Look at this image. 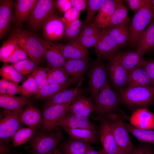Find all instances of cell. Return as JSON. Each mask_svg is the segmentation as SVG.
Segmentation results:
<instances>
[{"label":"cell","instance_id":"25","mask_svg":"<svg viewBox=\"0 0 154 154\" xmlns=\"http://www.w3.org/2000/svg\"><path fill=\"white\" fill-rule=\"evenodd\" d=\"M19 118L22 124L29 127L41 125L42 121L40 111L35 106L29 104L20 112Z\"/></svg>","mask_w":154,"mask_h":154},{"label":"cell","instance_id":"52","mask_svg":"<svg viewBox=\"0 0 154 154\" xmlns=\"http://www.w3.org/2000/svg\"><path fill=\"white\" fill-rule=\"evenodd\" d=\"M54 3L56 8L64 13L72 7L70 0H55Z\"/></svg>","mask_w":154,"mask_h":154},{"label":"cell","instance_id":"51","mask_svg":"<svg viewBox=\"0 0 154 154\" xmlns=\"http://www.w3.org/2000/svg\"><path fill=\"white\" fill-rule=\"evenodd\" d=\"M149 1V0H126L125 1L135 14L144 7Z\"/></svg>","mask_w":154,"mask_h":154},{"label":"cell","instance_id":"10","mask_svg":"<svg viewBox=\"0 0 154 154\" xmlns=\"http://www.w3.org/2000/svg\"><path fill=\"white\" fill-rule=\"evenodd\" d=\"M107 69L101 62L97 60L92 64L89 74V90L91 98L95 101L100 88L108 78Z\"/></svg>","mask_w":154,"mask_h":154},{"label":"cell","instance_id":"31","mask_svg":"<svg viewBox=\"0 0 154 154\" xmlns=\"http://www.w3.org/2000/svg\"><path fill=\"white\" fill-rule=\"evenodd\" d=\"M79 80L73 77L66 82L62 84H48L38 90L36 94L37 99H46L65 90L75 84Z\"/></svg>","mask_w":154,"mask_h":154},{"label":"cell","instance_id":"37","mask_svg":"<svg viewBox=\"0 0 154 154\" xmlns=\"http://www.w3.org/2000/svg\"><path fill=\"white\" fill-rule=\"evenodd\" d=\"M4 62L0 69V74L2 78L17 84L23 79L22 75L19 74L11 65Z\"/></svg>","mask_w":154,"mask_h":154},{"label":"cell","instance_id":"19","mask_svg":"<svg viewBox=\"0 0 154 154\" xmlns=\"http://www.w3.org/2000/svg\"><path fill=\"white\" fill-rule=\"evenodd\" d=\"M38 0H17L14 4L15 24L20 27L28 19Z\"/></svg>","mask_w":154,"mask_h":154},{"label":"cell","instance_id":"55","mask_svg":"<svg viewBox=\"0 0 154 154\" xmlns=\"http://www.w3.org/2000/svg\"><path fill=\"white\" fill-rule=\"evenodd\" d=\"M11 152L10 148L3 141L0 140V154H9Z\"/></svg>","mask_w":154,"mask_h":154},{"label":"cell","instance_id":"2","mask_svg":"<svg viewBox=\"0 0 154 154\" xmlns=\"http://www.w3.org/2000/svg\"><path fill=\"white\" fill-rule=\"evenodd\" d=\"M25 50L28 56L37 64L44 58V50L41 39L33 33L21 29H17L10 37Z\"/></svg>","mask_w":154,"mask_h":154},{"label":"cell","instance_id":"15","mask_svg":"<svg viewBox=\"0 0 154 154\" xmlns=\"http://www.w3.org/2000/svg\"><path fill=\"white\" fill-rule=\"evenodd\" d=\"M44 50V58L47 63V67L50 69L63 67L66 59L60 52L58 44L41 39Z\"/></svg>","mask_w":154,"mask_h":154},{"label":"cell","instance_id":"33","mask_svg":"<svg viewBox=\"0 0 154 154\" xmlns=\"http://www.w3.org/2000/svg\"><path fill=\"white\" fill-rule=\"evenodd\" d=\"M128 23L104 29L119 47L124 45L129 39V30Z\"/></svg>","mask_w":154,"mask_h":154},{"label":"cell","instance_id":"56","mask_svg":"<svg viewBox=\"0 0 154 154\" xmlns=\"http://www.w3.org/2000/svg\"><path fill=\"white\" fill-rule=\"evenodd\" d=\"M86 154H106L103 149L96 150L94 148L89 150Z\"/></svg>","mask_w":154,"mask_h":154},{"label":"cell","instance_id":"36","mask_svg":"<svg viewBox=\"0 0 154 154\" xmlns=\"http://www.w3.org/2000/svg\"><path fill=\"white\" fill-rule=\"evenodd\" d=\"M125 124L129 132L141 143H149L154 145V129H141L125 122Z\"/></svg>","mask_w":154,"mask_h":154},{"label":"cell","instance_id":"16","mask_svg":"<svg viewBox=\"0 0 154 154\" xmlns=\"http://www.w3.org/2000/svg\"><path fill=\"white\" fill-rule=\"evenodd\" d=\"M129 124L141 129H154V113L146 108L136 109L130 117Z\"/></svg>","mask_w":154,"mask_h":154},{"label":"cell","instance_id":"48","mask_svg":"<svg viewBox=\"0 0 154 154\" xmlns=\"http://www.w3.org/2000/svg\"><path fill=\"white\" fill-rule=\"evenodd\" d=\"M28 56L24 49L18 44L14 53L7 60L6 62H9L11 64L18 62L28 58Z\"/></svg>","mask_w":154,"mask_h":154},{"label":"cell","instance_id":"13","mask_svg":"<svg viewBox=\"0 0 154 154\" xmlns=\"http://www.w3.org/2000/svg\"><path fill=\"white\" fill-rule=\"evenodd\" d=\"M137 51L116 52L104 58L116 61L128 71L136 67L144 66L146 60Z\"/></svg>","mask_w":154,"mask_h":154},{"label":"cell","instance_id":"50","mask_svg":"<svg viewBox=\"0 0 154 154\" xmlns=\"http://www.w3.org/2000/svg\"><path fill=\"white\" fill-rule=\"evenodd\" d=\"M103 29L95 27L92 23L83 26L79 35L86 36H93L100 33Z\"/></svg>","mask_w":154,"mask_h":154},{"label":"cell","instance_id":"29","mask_svg":"<svg viewBox=\"0 0 154 154\" xmlns=\"http://www.w3.org/2000/svg\"><path fill=\"white\" fill-rule=\"evenodd\" d=\"M90 66L88 59H68L63 67L69 75L80 80Z\"/></svg>","mask_w":154,"mask_h":154},{"label":"cell","instance_id":"43","mask_svg":"<svg viewBox=\"0 0 154 154\" xmlns=\"http://www.w3.org/2000/svg\"><path fill=\"white\" fill-rule=\"evenodd\" d=\"M50 70V69L47 67L38 66L31 75L36 82L38 90L49 84L48 76Z\"/></svg>","mask_w":154,"mask_h":154},{"label":"cell","instance_id":"1","mask_svg":"<svg viewBox=\"0 0 154 154\" xmlns=\"http://www.w3.org/2000/svg\"><path fill=\"white\" fill-rule=\"evenodd\" d=\"M117 94L120 102L133 111L146 108L154 102V87L129 86L119 90Z\"/></svg>","mask_w":154,"mask_h":154},{"label":"cell","instance_id":"38","mask_svg":"<svg viewBox=\"0 0 154 154\" xmlns=\"http://www.w3.org/2000/svg\"><path fill=\"white\" fill-rule=\"evenodd\" d=\"M70 78L63 67L50 69L48 76L49 84H62L66 82Z\"/></svg>","mask_w":154,"mask_h":154},{"label":"cell","instance_id":"30","mask_svg":"<svg viewBox=\"0 0 154 154\" xmlns=\"http://www.w3.org/2000/svg\"><path fill=\"white\" fill-rule=\"evenodd\" d=\"M127 84L129 86H148L152 85L144 68L136 67L128 71Z\"/></svg>","mask_w":154,"mask_h":154},{"label":"cell","instance_id":"14","mask_svg":"<svg viewBox=\"0 0 154 154\" xmlns=\"http://www.w3.org/2000/svg\"><path fill=\"white\" fill-rule=\"evenodd\" d=\"M73 129H86L97 131L96 125L88 118L74 113L70 109L63 116L58 124Z\"/></svg>","mask_w":154,"mask_h":154},{"label":"cell","instance_id":"22","mask_svg":"<svg viewBox=\"0 0 154 154\" xmlns=\"http://www.w3.org/2000/svg\"><path fill=\"white\" fill-rule=\"evenodd\" d=\"M108 69L112 82L118 90L123 88L127 84L128 71L116 61L110 60Z\"/></svg>","mask_w":154,"mask_h":154},{"label":"cell","instance_id":"40","mask_svg":"<svg viewBox=\"0 0 154 154\" xmlns=\"http://www.w3.org/2000/svg\"><path fill=\"white\" fill-rule=\"evenodd\" d=\"M105 0H88L87 12L84 22L83 26L92 23L95 19V15L102 5Z\"/></svg>","mask_w":154,"mask_h":154},{"label":"cell","instance_id":"47","mask_svg":"<svg viewBox=\"0 0 154 154\" xmlns=\"http://www.w3.org/2000/svg\"><path fill=\"white\" fill-rule=\"evenodd\" d=\"M127 154H154V145L149 143H141L134 146Z\"/></svg>","mask_w":154,"mask_h":154},{"label":"cell","instance_id":"9","mask_svg":"<svg viewBox=\"0 0 154 154\" xmlns=\"http://www.w3.org/2000/svg\"><path fill=\"white\" fill-rule=\"evenodd\" d=\"M20 113L4 109L0 114V140L12 138L22 124L19 116Z\"/></svg>","mask_w":154,"mask_h":154},{"label":"cell","instance_id":"4","mask_svg":"<svg viewBox=\"0 0 154 154\" xmlns=\"http://www.w3.org/2000/svg\"><path fill=\"white\" fill-rule=\"evenodd\" d=\"M119 102L118 96L111 88L107 78L95 101L94 112L96 114V119L100 120L108 114L117 111Z\"/></svg>","mask_w":154,"mask_h":154},{"label":"cell","instance_id":"24","mask_svg":"<svg viewBox=\"0 0 154 154\" xmlns=\"http://www.w3.org/2000/svg\"><path fill=\"white\" fill-rule=\"evenodd\" d=\"M28 98L14 95H0V106L3 109L20 113L24 107L30 103Z\"/></svg>","mask_w":154,"mask_h":154},{"label":"cell","instance_id":"32","mask_svg":"<svg viewBox=\"0 0 154 154\" xmlns=\"http://www.w3.org/2000/svg\"><path fill=\"white\" fill-rule=\"evenodd\" d=\"M60 127L75 139L89 143H95L98 139L96 131L86 129H70L62 126Z\"/></svg>","mask_w":154,"mask_h":154},{"label":"cell","instance_id":"39","mask_svg":"<svg viewBox=\"0 0 154 154\" xmlns=\"http://www.w3.org/2000/svg\"><path fill=\"white\" fill-rule=\"evenodd\" d=\"M83 27L80 18L66 26L64 37L70 42L74 40L79 35Z\"/></svg>","mask_w":154,"mask_h":154},{"label":"cell","instance_id":"5","mask_svg":"<svg viewBox=\"0 0 154 154\" xmlns=\"http://www.w3.org/2000/svg\"><path fill=\"white\" fill-rule=\"evenodd\" d=\"M62 131L51 132H37L29 141L33 154H46L57 147L63 141Z\"/></svg>","mask_w":154,"mask_h":154},{"label":"cell","instance_id":"7","mask_svg":"<svg viewBox=\"0 0 154 154\" xmlns=\"http://www.w3.org/2000/svg\"><path fill=\"white\" fill-rule=\"evenodd\" d=\"M71 102L44 106L42 112V121L40 127L41 131L51 132L57 131L56 130L58 127V124L70 109Z\"/></svg>","mask_w":154,"mask_h":154},{"label":"cell","instance_id":"12","mask_svg":"<svg viewBox=\"0 0 154 154\" xmlns=\"http://www.w3.org/2000/svg\"><path fill=\"white\" fill-rule=\"evenodd\" d=\"M65 27L61 17L55 14L52 15L43 26V35L45 40L51 42L60 40L64 36Z\"/></svg>","mask_w":154,"mask_h":154},{"label":"cell","instance_id":"17","mask_svg":"<svg viewBox=\"0 0 154 154\" xmlns=\"http://www.w3.org/2000/svg\"><path fill=\"white\" fill-rule=\"evenodd\" d=\"M122 1L118 0H105L93 22L94 26L98 28L104 29L111 16L118 5L122 3Z\"/></svg>","mask_w":154,"mask_h":154},{"label":"cell","instance_id":"34","mask_svg":"<svg viewBox=\"0 0 154 154\" xmlns=\"http://www.w3.org/2000/svg\"><path fill=\"white\" fill-rule=\"evenodd\" d=\"M40 125L28 128H19L12 138L13 147L20 146L29 141L37 132Z\"/></svg>","mask_w":154,"mask_h":154},{"label":"cell","instance_id":"41","mask_svg":"<svg viewBox=\"0 0 154 154\" xmlns=\"http://www.w3.org/2000/svg\"><path fill=\"white\" fill-rule=\"evenodd\" d=\"M18 43L15 39L10 38L5 42L0 48V59L4 63L12 55L15 51Z\"/></svg>","mask_w":154,"mask_h":154},{"label":"cell","instance_id":"49","mask_svg":"<svg viewBox=\"0 0 154 154\" xmlns=\"http://www.w3.org/2000/svg\"><path fill=\"white\" fill-rule=\"evenodd\" d=\"M81 11L78 9L72 7L64 13L62 17H61L65 26L80 18Z\"/></svg>","mask_w":154,"mask_h":154},{"label":"cell","instance_id":"8","mask_svg":"<svg viewBox=\"0 0 154 154\" xmlns=\"http://www.w3.org/2000/svg\"><path fill=\"white\" fill-rule=\"evenodd\" d=\"M55 0H38L28 19L29 27L37 30L42 27L45 21L56 10Z\"/></svg>","mask_w":154,"mask_h":154},{"label":"cell","instance_id":"18","mask_svg":"<svg viewBox=\"0 0 154 154\" xmlns=\"http://www.w3.org/2000/svg\"><path fill=\"white\" fill-rule=\"evenodd\" d=\"M84 79V78L82 79L75 88L66 89L46 99L44 106L62 104L72 102L76 97L82 94L87 90L79 89Z\"/></svg>","mask_w":154,"mask_h":154},{"label":"cell","instance_id":"27","mask_svg":"<svg viewBox=\"0 0 154 154\" xmlns=\"http://www.w3.org/2000/svg\"><path fill=\"white\" fill-rule=\"evenodd\" d=\"M58 147L64 154H86L94 148L89 143L71 138L62 142Z\"/></svg>","mask_w":154,"mask_h":154},{"label":"cell","instance_id":"23","mask_svg":"<svg viewBox=\"0 0 154 154\" xmlns=\"http://www.w3.org/2000/svg\"><path fill=\"white\" fill-rule=\"evenodd\" d=\"M137 51L142 56L154 49V19L141 33L138 41Z\"/></svg>","mask_w":154,"mask_h":154},{"label":"cell","instance_id":"20","mask_svg":"<svg viewBox=\"0 0 154 154\" xmlns=\"http://www.w3.org/2000/svg\"><path fill=\"white\" fill-rule=\"evenodd\" d=\"M57 44L59 50L66 60L89 59L88 50L74 41L64 44Z\"/></svg>","mask_w":154,"mask_h":154},{"label":"cell","instance_id":"21","mask_svg":"<svg viewBox=\"0 0 154 154\" xmlns=\"http://www.w3.org/2000/svg\"><path fill=\"white\" fill-rule=\"evenodd\" d=\"M14 6L12 0L0 1V38L5 35L10 28L13 20V8Z\"/></svg>","mask_w":154,"mask_h":154},{"label":"cell","instance_id":"42","mask_svg":"<svg viewBox=\"0 0 154 154\" xmlns=\"http://www.w3.org/2000/svg\"><path fill=\"white\" fill-rule=\"evenodd\" d=\"M11 65L22 75L32 73L38 67V64L29 58Z\"/></svg>","mask_w":154,"mask_h":154},{"label":"cell","instance_id":"54","mask_svg":"<svg viewBox=\"0 0 154 154\" xmlns=\"http://www.w3.org/2000/svg\"><path fill=\"white\" fill-rule=\"evenodd\" d=\"M72 7L82 11L87 10V2L86 0H70Z\"/></svg>","mask_w":154,"mask_h":154},{"label":"cell","instance_id":"45","mask_svg":"<svg viewBox=\"0 0 154 154\" xmlns=\"http://www.w3.org/2000/svg\"><path fill=\"white\" fill-rule=\"evenodd\" d=\"M21 89V86L18 84L3 78L0 80V94L15 95L20 94Z\"/></svg>","mask_w":154,"mask_h":154},{"label":"cell","instance_id":"11","mask_svg":"<svg viewBox=\"0 0 154 154\" xmlns=\"http://www.w3.org/2000/svg\"><path fill=\"white\" fill-rule=\"evenodd\" d=\"M100 120L99 135L103 149L106 154H119L110 121L106 116Z\"/></svg>","mask_w":154,"mask_h":154},{"label":"cell","instance_id":"26","mask_svg":"<svg viewBox=\"0 0 154 154\" xmlns=\"http://www.w3.org/2000/svg\"><path fill=\"white\" fill-rule=\"evenodd\" d=\"M94 47L98 56L104 57L115 53L119 47L104 29L100 38Z\"/></svg>","mask_w":154,"mask_h":154},{"label":"cell","instance_id":"44","mask_svg":"<svg viewBox=\"0 0 154 154\" xmlns=\"http://www.w3.org/2000/svg\"><path fill=\"white\" fill-rule=\"evenodd\" d=\"M20 94L22 96L28 97L31 95L36 94L38 87L36 81L31 75L21 86Z\"/></svg>","mask_w":154,"mask_h":154},{"label":"cell","instance_id":"58","mask_svg":"<svg viewBox=\"0 0 154 154\" xmlns=\"http://www.w3.org/2000/svg\"><path fill=\"white\" fill-rule=\"evenodd\" d=\"M151 1L154 8V0H151Z\"/></svg>","mask_w":154,"mask_h":154},{"label":"cell","instance_id":"46","mask_svg":"<svg viewBox=\"0 0 154 154\" xmlns=\"http://www.w3.org/2000/svg\"><path fill=\"white\" fill-rule=\"evenodd\" d=\"M103 31V29L100 33L91 36L79 35L73 41L88 50L89 48L92 46H94L96 44L102 36Z\"/></svg>","mask_w":154,"mask_h":154},{"label":"cell","instance_id":"53","mask_svg":"<svg viewBox=\"0 0 154 154\" xmlns=\"http://www.w3.org/2000/svg\"><path fill=\"white\" fill-rule=\"evenodd\" d=\"M144 67L154 87V60H146Z\"/></svg>","mask_w":154,"mask_h":154},{"label":"cell","instance_id":"28","mask_svg":"<svg viewBox=\"0 0 154 154\" xmlns=\"http://www.w3.org/2000/svg\"><path fill=\"white\" fill-rule=\"evenodd\" d=\"M82 94L72 101L70 110L74 113L89 118L90 114L95 110V105L90 98Z\"/></svg>","mask_w":154,"mask_h":154},{"label":"cell","instance_id":"35","mask_svg":"<svg viewBox=\"0 0 154 154\" xmlns=\"http://www.w3.org/2000/svg\"><path fill=\"white\" fill-rule=\"evenodd\" d=\"M128 9L122 3L118 6L107 23L104 29L128 23Z\"/></svg>","mask_w":154,"mask_h":154},{"label":"cell","instance_id":"57","mask_svg":"<svg viewBox=\"0 0 154 154\" xmlns=\"http://www.w3.org/2000/svg\"><path fill=\"white\" fill-rule=\"evenodd\" d=\"M46 154H64L61 152L58 147L53 149L49 152Z\"/></svg>","mask_w":154,"mask_h":154},{"label":"cell","instance_id":"6","mask_svg":"<svg viewBox=\"0 0 154 154\" xmlns=\"http://www.w3.org/2000/svg\"><path fill=\"white\" fill-rule=\"evenodd\" d=\"M154 18V8L149 0L147 4L133 17L129 26V41L131 45H137L140 36L147 25Z\"/></svg>","mask_w":154,"mask_h":154},{"label":"cell","instance_id":"3","mask_svg":"<svg viewBox=\"0 0 154 154\" xmlns=\"http://www.w3.org/2000/svg\"><path fill=\"white\" fill-rule=\"evenodd\" d=\"M105 116L110 121L119 154H128L134 146L122 117L116 112L110 113Z\"/></svg>","mask_w":154,"mask_h":154}]
</instances>
